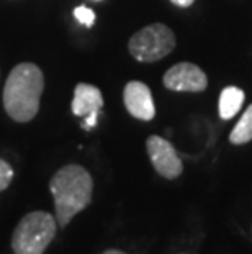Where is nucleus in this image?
<instances>
[{"label":"nucleus","mask_w":252,"mask_h":254,"mask_svg":"<svg viewBox=\"0 0 252 254\" xmlns=\"http://www.w3.org/2000/svg\"><path fill=\"white\" fill-rule=\"evenodd\" d=\"M43 89L45 77L36 64H17L10 72L3 89V107L8 117L20 123L33 120L40 110Z\"/></svg>","instance_id":"obj_1"},{"label":"nucleus","mask_w":252,"mask_h":254,"mask_svg":"<svg viewBox=\"0 0 252 254\" xmlns=\"http://www.w3.org/2000/svg\"><path fill=\"white\" fill-rule=\"evenodd\" d=\"M50 190L54 197L56 221L59 226L64 228L90 203L94 181L85 167L79 164H69L52 176Z\"/></svg>","instance_id":"obj_2"},{"label":"nucleus","mask_w":252,"mask_h":254,"mask_svg":"<svg viewBox=\"0 0 252 254\" xmlns=\"http://www.w3.org/2000/svg\"><path fill=\"white\" fill-rule=\"evenodd\" d=\"M57 221L51 213L31 212L20 220L12 235V250L15 254H43L54 240Z\"/></svg>","instance_id":"obj_3"},{"label":"nucleus","mask_w":252,"mask_h":254,"mask_svg":"<svg viewBox=\"0 0 252 254\" xmlns=\"http://www.w3.org/2000/svg\"><path fill=\"white\" fill-rule=\"evenodd\" d=\"M175 48L174 31L162 23H152L136 31L130 38L128 50L141 63H154L169 55Z\"/></svg>","instance_id":"obj_4"},{"label":"nucleus","mask_w":252,"mask_h":254,"mask_svg":"<svg viewBox=\"0 0 252 254\" xmlns=\"http://www.w3.org/2000/svg\"><path fill=\"white\" fill-rule=\"evenodd\" d=\"M146 148L154 169L162 177H165V179H177L182 174V171H184L182 161L179 154H177V151L174 149V146L167 139L152 134V136L148 138Z\"/></svg>","instance_id":"obj_5"},{"label":"nucleus","mask_w":252,"mask_h":254,"mask_svg":"<svg viewBox=\"0 0 252 254\" xmlns=\"http://www.w3.org/2000/svg\"><path fill=\"white\" fill-rule=\"evenodd\" d=\"M164 85L174 92H202L206 89V74L192 63H179L164 74Z\"/></svg>","instance_id":"obj_6"},{"label":"nucleus","mask_w":252,"mask_h":254,"mask_svg":"<svg viewBox=\"0 0 252 254\" xmlns=\"http://www.w3.org/2000/svg\"><path fill=\"white\" fill-rule=\"evenodd\" d=\"M123 100H125L126 110L138 120L149 122L155 115V107L152 100L151 89L146 84L139 80H131L126 84L123 92Z\"/></svg>","instance_id":"obj_7"},{"label":"nucleus","mask_w":252,"mask_h":254,"mask_svg":"<svg viewBox=\"0 0 252 254\" xmlns=\"http://www.w3.org/2000/svg\"><path fill=\"white\" fill-rule=\"evenodd\" d=\"M103 107V95L99 87L90 84H77L74 90L72 113L76 117H87L94 112H100Z\"/></svg>","instance_id":"obj_8"},{"label":"nucleus","mask_w":252,"mask_h":254,"mask_svg":"<svg viewBox=\"0 0 252 254\" xmlns=\"http://www.w3.org/2000/svg\"><path fill=\"white\" fill-rule=\"evenodd\" d=\"M244 92L239 87H226L223 89L219 95V117L223 120H231V118L241 110L244 104Z\"/></svg>","instance_id":"obj_9"},{"label":"nucleus","mask_w":252,"mask_h":254,"mask_svg":"<svg viewBox=\"0 0 252 254\" xmlns=\"http://www.w3.org/2000/svg\"><path fill=\"white\" fill-rule=\"evenodd\" d=\"M252 139V104L248 107V110L244 112V115L241 117L238 125L229 134V141L233 144H244L249 143Z\"/></svg>","instance_id":"obj_10"},{"label":"nucleus","mask_w":252,"mask_h":254,"mask_svg":"<svg viewBox=\"0 0 252 254\" xmlns=\"http://www.w3.org/2000/svg\"><path fill=\"white\" fill-rule=\"evenodd\" d=\"M13 179V169L7 161L0 159V192L5 190Z\"/></svg>","instance_id":"obj_11"},{"label":"nucleus","mask_w":252,"mask_h":254,"mask_svg":"<svg viewBox=\"0 0 252 254\" xmlns=\"http://www.w3.org/2000/svg\"><path fill=\"white\" fill-rule=\"evenodd\" d=\"M74 17H76L80 23L85 25V26H92L94 21H95V13L94 10L87 8L85 5H80L76 10H74Z\"/></svg>","instance_id":"obj_12"},{"label":"nucleus","mask_w":252,"mask_h":254,"mask_svg":"<svg viewBox=\"0 0 252 254\" xmlns=\"http://www.w3.org/2000/svg\"><path fill=\"white\" fill-rule=\"evenodd\" d=\"M97 120H99V112H94V113H90V115L85 117V122L82 123V127L84 128H94L95 125H97Z\"/></svg>","instance_id":"obj_13"},{"label":"nucleus","mask_w":252,"mask_h":254,"mask_svg":"<svg viewBox=\"0 0 252 254\" xmlns=\"http://www.w3.org/2000/svg\"><path fill=\"white\" fill-rule=\"evenodd\" d=\"M170 2L175 3L177 7H190V5L195 2V0H170Z\"/></svg>","instance_id":"obj_14"},{"label":"nucleus","mask_w":252,"mask_h":254,"mask_svg":"<svg viewBox=\"0 0 252 254\" xmlns=\"http://www.w3.org/2000/svg\"><path fill=\"white\" fill-rule=\"evenodd\" d=\"M103 254H126V253H123L120 250H106V251H103Z\"/></svg>","instance_id":"obj_15"}]
</instances>
